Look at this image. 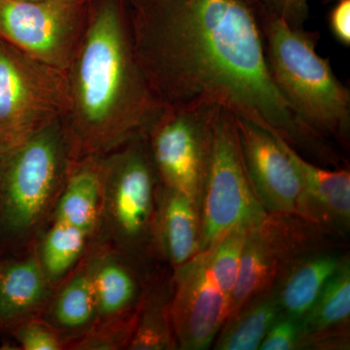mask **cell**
Returning <instances> with one entry per match:
<instances>
[{"mask_svg":"<svg viewBox=\"0 0 350 350\" xmlns=\"http://www.w3.org/2000/svg\"><path fill=\"white\" fill-rule=\"evenodd\" d=\"M160 185L145 135L101 157L100 220L92 239L148 273L158 261L153 236Z\"/></svg>","mask_w":350,"mask_h":350,"instance_id":"5","label":"cell"},{"mask_svg":"<svg viewBox=\"0 0 350 350\" xmlns=\"http://www.w3.org/2000/svg\"><path fill=\"white\" fill-rule=\"evenodd\" d=\"M280 304L273 288L245 304L226 320L213 347L216 350H257L273 322L280 317Z\"/></svg>","mask_w":350,"mask_h":350,"instance_id":"22","label":"cell"},{"mask_svg":"<svg viewBox=\"0 0 350 350\" xmlns=\"http://www.w3.org/2000/svg\"><path fill=\"white\" fill-rule=\"evenodd\" d=\"M92 237L81 229L53 221L34 248L39 264L53 286L63 282L86 254Z\"/></svg>","mask_w":350,"mask_h":350,"instance_id":"23","label":"cell"},{"mask_svg":"<svg viewBox=\"0 0 350 350\" xmlns=\"http://www.w3.org/2000/svg\"><path fill=\"white\" fill-rule=\"evenodd\" d=\"M219 108L163 107L145 135L161 185L186 196L199 209Z\"/></svg>","mask_w":350,"mask_h":350,"instance_id":"8","label":"cell"},{"mask_svg":"<svg viewBox=\"0 0 350 350\" xmlns=\"http://www.w3.org/2000/svg\"><path fill=\"white\" fill-rule=\"evenodd\" d=\"M340 234L294 214L268 213L251 226L227 319L251 299L273 287L280 273L295 260L333 248L331 239Z\"/></svg>","mask_w":350,"mask_h":350,"instance_id":"9","label":"cell"},{"mask_svg":"<svg viewBox=\"0 0 350 350\" xmlns=\"http://www.w3.org/2000/svg\"><path fill=\"white\" fill-rule=\"evenodd\" d=\"M19 349L64 350L63 340L42 317L21 322L7 333Z\"/></svg>","mask_w":350,"mask_h":350,"instance_id":"26","label":"cell"},{"mask_svg":"<svg viewBox=\"0 0 350 350\" xmlns=\"http://www.w3.org/2000/svg\"><path fill=\"white\" fill-rule=\"evenodd\" d=\"M310 0H260L267 12L284 21L294 29H301L310 16Z\"/></svg>","mask_w":350,"mask_h":350,"instance_id":"28","label":"cell"},{"mask_svg":"<svg viewBox=\"0 0 350 350\" xmlns=\"http://www.w3.org/2000/svg\"><path fill=\"white\" fill-rule=\"evenodd\" d=\"M101 192V157L77 161L57 200L51 222L75 226L93 239L100 220Z\"/></svg>","mask_w":350,"mask_h":350,"instance_id":"21","label":"cell"},{"mask_svg":"<svg viewBox=\"0 0 350 350\" xmlns=\"http://www.w3.org/2000/svg\"><path fill=\"white\" fill-rule=\"evenodd\" d=\"M299 320L280 313L265 336L261 350L298 349Z\"/></svg>","mask_w":350,"mask_h":350,"instance_id":"27","label":"cell"},{"mask_svg":"<svg viewBox=\"0 0 350 350\" xmlns=\"http://www.w3.org/2000/svg\"><path fill=\"white\" fill-rule=\"evenodd\" d=\"M0 269H1V260H0Z\"/></svg>","mask_w":350,"mask_h":350,"instance_id":"31","label":"cell"},{"mask_svg":"<svg viewBox=\"0 0 350 350\" xmlns=\"http://www.w3.org/2000/svg\"><path fill=\"white\" fill-rule=\"evenodd\" d=\"M41 317L59 334L64 350L96 323L98 310L89 248L77 267L55 287Z\"/></svg>","mask_w":350,"mask_h":350,"instance_id":"18","label":"cell"},{"mask_svg":"<svg viewBox=\"0 0 350 350\" xmlns=\"http://www.w3.org/2000/svg\"><path fill=\"white\" fill-rule=\"evenodd\" d=\"M63 119L0 144V260L36 245L75 165Z\"/></svg>","mask_w":350,"mask_h":350,"instance_id":"3","label":"cell"},{"mask_svg":"<svg viewBox=\"0 0 350 350\" xmlns=\"http://www.w3.org/2000/svg\"><path fill=\"white\" fill-rule=\"evenodd\" d=\"M89 0H0V38L68 70L87 27Z\"/></svg>","mask_w":350,"mask_h":350,"instance_id":"10","label":"cell"},{"mask_svg":"<svg viewBox=\"0 0 350 350\" xmlns=\"http://www.w3.org/2000/svg\"><path fill=\"white\" fill-rule=\"evenodd\" d=\"M230 304L209 275L204 251L172 269L170 313L177 349L213 347L229 315Z\"/></svg>","mask_w":350,"mask_h":350,"instance_id":"11","label":"cell"},{"mask_svg":"<svg viewBox=\"0 0 350 350\" xmlns=\"http://www.w3.org/2000/svg\"><path fill=\"white\" fill-rule=\"evenodd\" d=\"M250 227L239 226L223 234L206 252L209 275L231 300L241 268L244 244Z\"/></svg>","mask_w":350,"mask_h":350,"instance_id":"24","label":"cell"},{"mask_svg":"<svg viewBox=\"0 0 350 350\" xmlns=\"http://www.w3.org/2000/svg\"><path fill=\"white\" fill-rule=\"evenodd\" d=\"M158 261L174 269L200 252V209L188 197L160 185L154 224Z\"/></svg>","mask_w":350,"mask_h":350,"instance_id":"17","label":"cell"},{"mask_svg":"<svg viewBox=\"0 0 350 350\" xmlns=\"http://www.w3.org/2000/svg\"><path fill=\"white\" fill-rule=\"evenodd\" d=\"M234 120L246 172L265 211L297 215L303 184L280 135L243 117Z\"/></svg>","mask_w":350,"mask_h":350,"instance_id":"12","label":"cell"},{"mask_svg":"<svg viewBox=\"0 0 350 350\" xmlns=\"http://www.w3.org/2000/svg\"><path fill=\"white\" fill-rule=\"evenodd\" d=\"M336 1H338V0H336Z\"/></svg>","mask_w":350,"mask_h":350,"instance_id":"32","label":"cell"},{"mask_svg":"<svg viewBox=\"0 0 350 350\" xmlns=\"http://www.w3.org/2000/svg\"><path fill=\"white\" fill-rule=\"evenodd\" d=\"M69 107L66 71L0 38V144L20 142L64 119Z\"/></svg>","mask_w":350,"mask_h":350,"instance_id":"7","label":"cell"},{"mask_svg":"<svg viewBox=\"0 0 350 350\" xmlns=\"http://www.w3.org/2000/svg\"><path fill=\"white\" fill-rule=\"evenodd\" d=\"M138 63L163 107L213 105L321 157L269 73L256 11L243 0H125Z\"/></svg>","mask_w":350,"mask_h":350,"instance_id":"1","label":"cell"},{"mask_svg":"<svg viewBox=\"0 0 350 350\" xmlns=\"http://www.w3.org/2000/svg\"><path fill=\"white\" fill-rule=\"evenodd\" d=\"M92 280L98 322L121 319L135 312L144 296L150 273L138 267L118 251L92 239Z\"/></svg>","mask_w":350,"mask_h":350,"instance_id":"14","label":"cell"},{"mask_svg":"<svg viewBox=\"0 0 350 350\" xmlns=\"http://www.w3.org/2000/svg\"><path fill=\"white\" fill-rule=\"evenodd\" d=\"M329 24L332 33L342 45H350V0H338L332 9Z\"/></svg>","mask_w":350,"mask_h":350,"instance_id":"29","label":"cell"},{"mask_svg":"<svg viewBox=\"0 0 350 350\" xmlns=\"http://www.w3.org/2000/svg\"><path fill=\"white\" fill-rule=\"evenodd\" d=\"M137 319V310L121 319L98 322L87 333L69 344L66 350L128 349Z\"/></svg>","mask_w":350,"mask_h":350,"instance_id":"25","label":"cell"},{"mask_svg":"<svg viewBox=\"0 0 350 350\" xmlns=\"http://www.w3.org/2000/svg\"><path fill=\"white\" fill-rule=\"evenodd\" d=\"M158 269L147 278L137 324L126 350L177 349L170 313L172 269Z\"/></svg>","mask_w":350,"mask_h":350,"instance_id":"20","label":"cell"},{"mask_svg":"<svg viewBox=\"0 0 350 350\" xmlns=\"http://www.w3.org/2000/svg\"><path fill=\"white\" fill-rule=\"evenodd\" d=\"M350 262L345 258L299 321L298 349H349Z\"/></svg>","mask_w":350,"mask_h":350,"instance_id":"15","label":"cell"},{"mask_svg":"<svg viewBox=\"0 0 350 350\" xmlns=\"http://www.w3.org/2000/svg\"><path fill=\"white\" fill-rule=\"evenodd\" d=\"M243 1L247 3L248 5L253 7V8H256L258 5H259L260 0H243Z\"/></svg>","mask_w":350,"mask_h":350,"instance_id":"30","label":"cell"},{"mask_svg":"<svg viewBox=\"0 0 350 350\" xmlns=\"http://www.w3.org/2000/svg\"><path fill=\"white\" fill-rule=\"evenodd\" d=\"M55 287L39 264L36 248L1 260L0 335L31 317H41Z\"/></svg>","mask_w":350,"mask_h":350,"instance_id":"16","label":"cell"},{"mask_svg":"<svg viewBox=\"0 0 350 350\" xmlns=\"http://www.w3.org/2000/svg\"><path fill=\"white\" fill-rule=\"evenodd\" d=\"M300 175L303 195L297 215L345 234L350 225V174L349 170H326L303 158L291 144L280 137Z\"/></svg>","mask_w":350,"mask_h":350,"instance_id":"13","label":"cell"},{"mask_svg":"<svg viewBox=\"0 0 350 350\" xmlns=\"http://www.w3.org/2000/svg\"><path fill=\"white\" fill-rule=\"evenodd\" d=\"M347 255L327 248L292 262L273 286L282 313L300 321Z\"/></svg>","mask_w":350,"mask_h":350,"instance_id":"19","label":"cell"},{"mask_svg":"<svg viewBox=\"0 0 350 350\" xmlns=\"http://www.w3.org/2000/svg\"><path fill=\"white\" fill-rule=\"evenodd\" d=\"M66 73L70 107L63 121L75 162L146 135L163 107L138 63L125 0H89Z\"/></svg>","mask_w":350,"mask_h":350,"instance_id":"2","label":"cell"},{"mask_svg":"<svg viewBox=\"0 0 350 350\" xmlns=\"http://www.w3.org/2000/svg\"><path fill=\"white\" fill-rule=\"evenodd\" d=\"M267 214L246 172L234 115L220 107L200 195V251L209 250L232 228L256 225Z\"/></svg>","mask_w":350,"mask_h":350,"instance_id":"6","label":"cell"},{"mask_svg":"<svg viewBox=\"0 0 350 350\" xmlns=\"http://www.w3.org/2000/svg\"><path fill=\"white\" fill-rule=\"evenodd\" d=\"M269 73L295 114L317 137L347 144L350 130L349 90L338 79L329 59L317 51L315 32L294 29L255 8Z\"/></svg>","mask_w":350,"mask_h":350,"instance_id":"4","label":"cell"}]
</instances>
